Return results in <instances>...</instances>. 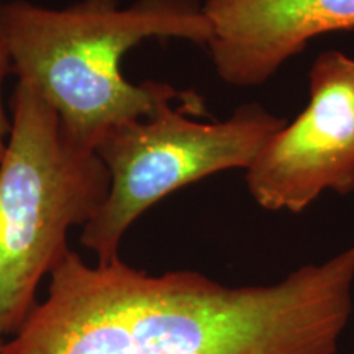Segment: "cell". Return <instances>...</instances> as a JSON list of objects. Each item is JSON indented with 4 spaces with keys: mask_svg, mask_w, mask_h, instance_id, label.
I'll use <instances>...</instances> for the list:
<instances>
[{
    "mask_svg": "<svg viewBox=\"0 0 354 354\" xmlns=\"http://www.w3.org/2000/svg\"><path fill=\"white\" fill-rule=\"evenodd\" d=\"M189 115L194 113L185 107L162 105L149 117L115 128L97 146L110 189L81 234L97 263L118 258L128 228L154 203L215 172L246 169L286 125L261 104L241 105L223 122L202 123Z\"/></svg>",
    "mask_w": 354,
    "mask_h": 354,
    "instance_id": "4",
    "label": "cell"
},
{
    "mask_svg": "<svg viewBox=\"0 0 354 354\" xmlns=\"http://www.w3.org/2000/svg\"><path fill=\"white\" fill-rule=\"evenodd\" d=\"M6 0H0V159L6 151L8 135H10V117H8L6 105H3V81H6L7 74L12 73V59L10 51H8V43L6 37V28H3L2 21V7Z\"/></svg>",
    "mask_w": 354,
    "mask_h": 354,
    "instance_id": "7",
    "label": "cell"
},
{
    "mask_svg": "<svg viewBox=\"0 0 354 354\" xmlns=\"http://www.w3.org/2000/svg\"><path fill=\"white\" fill-rule=\"evenodd\" d=\"M202 8L212 63L234 87L261 86L310 39L354 28V0H202Z\"/></svg>",
    "mask_w": 354,
    "mask_h": 354,
    "instance_id": "6",
    "label": "cell"
},
{
    "mask_svg": "<svg viewBox=\"0 0 354 354\" xmlns=\"http://www.w3.org/2000/svg\"><path fill=\"white\" fill-rule=\"evenodd\" d=\"M6 346V342H3V336L0 335V354H2V349Z\"/></svg>",
    "mask_w": 354,
    "mask_h": 354,
    "instance_id": "8",
    "label": "cell"
},
{
    "mask_svg": "<svg viewBox=\"0 0 354 354\" xmlns=\"http://www.w3.org/2000/svg\"><path fill=\"white\" fill-rule=\"evenodd\" d=\"M2 21L12 73L43 97L66 135L84 148L97 149L115 128L172 102L205 112L196 91L131 84L120 69L125 53L149 38L207 46L210 25L202 0H135L128 7L122 0H79L61 8L6 0Z\"/></svg>",
    "mask_w": 354,
    "mask_h": 354,
    "instance_id": "1",
    "label": "cell"
},
{
    "mask_svg": "<svg viewBox=\"0 0 354 354\" xmlns=\"http://www.w3.org/2000/svg\"><path fill=\"white\" fill-rule=\"evenodd\" d=\"M308 105L246 167L259 207L300 214L326 190H354V57L325 51L308 73Z\"/></svg>",
    "mask_w": 354,
    "mask_h": 354,
    "instance_id": "5",
    "label": "cell"
},
{
    "mask_svg": "<svg viewBox=\"0 0 354 354\" xmlns=\"http://www.w3.org/2000/svg\"><path fill=\"white\" fill-rule=\"evenodd\" d=\"M50 277L2 354H223L220 282L201 272L91 266L71 250Z\"/></svg>",
    "mask_w": 354,
    "mask_h": 354,
    "instance_id": "2",
    "label": "cell"
},
{
    "mask_svg": "<svg viewBox=\"0 0 354 354\" xmlns=\"http://www.w3.org/2000/svg\"><path fill=\"white\" fill-rule=\"evenodd\" d=\"M109 189L95 149L74 143L43 97L17 82L0 159V335L20 330L39 282L71 251V228L94 218Z\"/></svg>",
    "mask_w": 354,
    "mask_h": 354,
    "instance_id": "3",
    "label": "cell"
}]
</instances>
